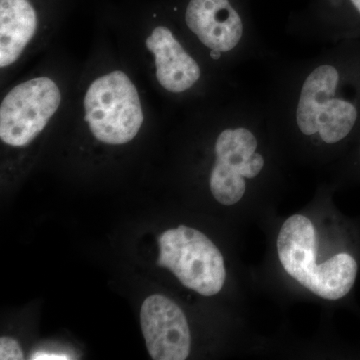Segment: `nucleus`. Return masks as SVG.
I'll use <instances>...</instances> for the list:
<instances>
[{
  "label": "nucleus",
  "instance_id": "nucleus-1",
  "mask_svg": "<svg viewBox=\"0 0 360 360\" xmlns=\"http://www.w3.org/2000/svg\"><path fill=\"white\" fill-rule=\"evenodd\" d=\"M316 245V231L310 219L292 215L284 221L277 238L279 262L310 292L326 300H340L354 288L356 262L348 253H338L319 264Z\"/></svg>",
  "mask_w": 360,
  "mask_h": 360
},
{
  "label": "nucleus",
  "instance_id": "nucleus-2",
  "mask_svg": "<svg viewBox=\"0 0 360 360\" xmlns=\"http://www.w3.org/2000/svg\"><path fill=\"white\" fill-rule=\"evenodd\" d=\"M264 106L250 101L243 122L221 130L215 141L210 187L221 205H233L243 200L248 180L257 179L266 165L253 124Z\"/></svg>",
  "mask_w": 360,
  "mask_h": 360
},
{
  "label": "nucleus",
  "instance_id": "nucleus-3",
  "mask_svg": "<svg viewBox=\"0 0 360 360\" xmlns=\"http://www.w3.org/2000/svg\"><path fill=\"white\" fill-rule=\"evenodd\" d=\"M158 245L156 264L169 269L182 285L203 296L221 291L226 279L224 257L205 233L179 225L162 232Z\"/></svg>",
  "mask_w": 360,
  "mask_h": 360
},
{
  "label": "nucleus",
  "instance_id": "nucleus-4",
  "mask_svg": "<svg viewBox=\"0 0 360 360\" xmlns=\"http://www.w3.org/2000/svg\"><path fill=\"white\" fill-rule=\"evenodd\" d=\"M84 108L94 136L111 146L131 141L143 122L139 92L122 71L94 80L85 94Z\"/></svg>",
  "mask_w": 360,
  "mask_h": 360
},
{
  "label": "nucleus",
  "instance_id": "nucleus-5",
  "mask_svg": "<svg viewBox=\"0 0 360 360\" xmlns=\"http://www.w3.org/2000/svg\"><path fill=\"white\" fill-rule=\"evenodd\" d=\"M186 23L215 60L238 52L250 58L262 51L257 35L231 0H189Z\"/></svg>",
  "mask_w": 360,
  "mask_h": 360
},
{
  "label": "nucleus",
  "instance_id": "nucleus-6",
  "mask_svg": "<svg viewBox=\"0 0 360 360\" xmlns=\"http://www.w3.org/2000/svg\"><path fill=\"white\" fill-rule=\"evenodd\" d=\"M60 101L58 85L49 77L14 87L0 106V139L14 148L28 146L46 127Z\"/></svg>",
  "mask_w": 360,
  "mask_h": 360
},
{
  "label": "nucleus",
  "instance_id": "nucleus-7",
  "mask_svg": "<svg viewBox=\"0 0 360 360\" xmlns=\"http://www.w3.org/2000/svg\"><path fill=\"white\" fill-rule=\"evenodd\" d=\"M141 324L151 359L184 360L191 354V335L186 314L167 296L153 295L144 300Z\"/></svg>",
  "mask_w": 360,
  "mask_h": 360
},
{
  "label": "nucleus",
  "instance_id": "nucleus-8",
  "mask_svg": "<svg viewBox=\"0 0 360 360\" xmlns=\"http://www.w3.org/2000/svg\"><path fill=\"white\" fill-rule=\"evenodd\" d=\"M146 47L155 54L156 77L163 89L172 94L193 89L200 82V63L175 39L165 26H158L146 39Z\"/></svg>",
  "mask_w": 360,
  "mask_h": 360
},
{
  "label": "nucleus",
  "instance_id": "nucleus-9",
  "mask_svg": "<svg viewBox=\"0 0 360 360\" xmlns=\"http://www.w3.org/2000/svg\"><path fill=\"white\" fill-rule=\"evenodd\" d=\"M37 27V13L30 0H0V68L18 60Z\"/></svg>",
  "mask_w": 360,
  "mask_h": 360
},
{
  "label": "nucleus",
  "instance_id": "nucleus-10",
  "mask_svg": "<svg viewBox=\"0 0 360 360\" xmlns=\"http://www.w3.org/2000/svg\"><path fill=\"white\" fill-rule=\"evenodd\" d=\"M23 359H25V354L18 340L8 336L0 338V359L22 360Z\"/></svg>",
  "mask_w": 360,
  "mask_h": 360
},
{
  "label": "nucleus",
  "instance_id": "nucleus-11",
  "mask_svg": "<svg viewBox=\"0 0 360 360\" xmlns=\"http://www.w3.org/2000/svg\"><path fill=\"white\" fill-rule=\"evenodd\" d=\"M71 357L66 354H47L44 352H35L32 355L30 359H70Z\"/></svg>",
  "mask_w": 360,
  "mask_h": 360
},
{
  "label": "nucleus",
  "instance_id": "nucleus-12",
  "mask_svg": "<svg viewBox=\"0 0 360 360\" xmlns=\"http://www.w3.org/2000/svg\"><path fill=\"white\" fill-rule=\"evenodd\" d=\"M350 2L354 6V8L356 9L357 13L360 14V0H350Z\"/></svg>",
  "mask_w": 360,
  "mask_h": 360
}]
</instances>
